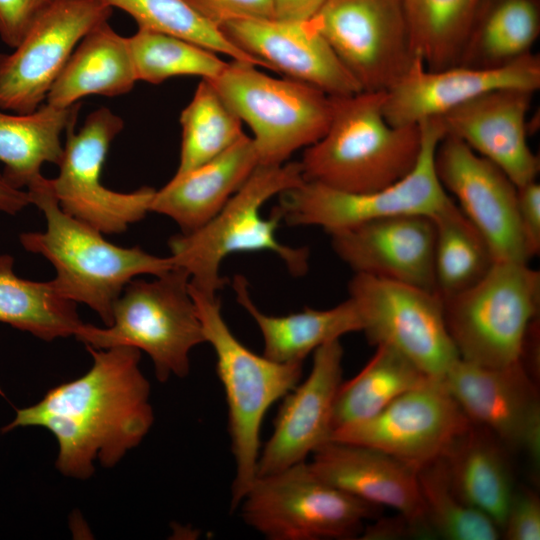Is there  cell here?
<instances>
[{"instance_id":"ee69618b","label":"cell","mask_w":540,"mask_h":540,"mask_svg":"<svg viewBox=\"0 0 540 540\" xmlns=\"http://www.w3.org/2000/svg\"><path fill=\"white\" fill-rule=\"evenodd\" d=\"M30 204L27 191L13 187L0 173V212L15 215Z\"/></svg>"},{"instance_id":"4dcf8cb0","label":"cell","mask_w":540,"mask_h":540,"mask_svg":"<svg viewBox=\"0 0 540 540\" xmlns=\"http://www.w3.org/2000/svg\"><path fill=\"white\" fill-rule=\"evenodd\" d=\"M429 376L395 349L377 345L367 364L341 382L334 402L333 430L368 419Z\"/></svg>"},{"instance_id":"f1b7e54d","label":"cell","mask_w":540,"mask_h":540,"mask_svg":"<svg viewBox=\"0 0 540 540\" xmlns=\"http://www.w3.org/2000/svg\"><path fill=\"white\" fill-rule=\"evenodd\" d=\"M80 104L60 108L42 104L29 114L0 109V161L3 176L17 189L28 187L48 162L59 165L64 146L61 135L75 124Z\"/></svg>"},{"instance_id":"4316f807","label":"cell","mask_w":540,"mask_h":540,"mask_svg":"<svg viewBox=\"0 0 540 540\" xmlns=\"http://www.w3.org/2000/svg\"><path fill=\"white\" fill-rule=\"evenodd\" d=\"M237 302L256 322L264 341L263 355L278 363H303L320 346L362 330L351 298L330 309L305 308L284 316L267 315L253 303L245 277L233 280Z\"/></svg>"},{"instance_id":"2e32d148","label":"cell","mask_w":540,"mask_h":540,"mask_svg":"<svg viewBox=\"0 0 540 540\" xmlns=\"http://www.w3.org/2000/svg\"><path fill=\"white\" fill-rule=\"evenodd\" d=\"M437 176L487 241L496 261L528 263L517 209V187L495 164L445 135L435 152Z\"/></svg>"},{"instance_id":"f35d334b","label":"cell","mask_w":540,"mask_h":540,"mask_svg":"<svg viewBox=\"0 0 540 540\" xmlns=\"http://www.w3.org/2000/svg\"><path fill=\"white\" fill-rule=\"evenodd\" d=\"M56 0H0V39L15 48Z\"/></svg>"},{"instance_id":"ac0fdd59","label":"cell","mask_w":540,"mask_h":540,"mask_svg":"<svg viewBox=\"0 0 540 540\" xmlns=\"http://www.w3.org/2000/svg\"><path fill=\"white\" fill-rule=\"evenodd\" d=\"M539 87L540 58L532 52L495 68L455 65L440 70L427 69L416 56L408 71L384 92L383 113L392 125H417L496 89L536 92Z\"/></svg>"},{"instance_id":"d6a6232c","label":"cell","mask_w":540,"mask_h":540,"mask_svg":"<svg viewBox=\"0 0 540 540\" xmlns=\"http://www.w3.org/2000/svg\"><path fill=\"white\" fill-rule=\"evenodd\" d=\"M476 0H402L413 51L430 70L458 65Z\"/></svg>"},{"instance_id":"60d3db41","label":"cell","mask_w":540,"mask_h":540,"mask_svg":"<svg viewBox=\"0 0 540 540\" xmlns=\"http://www.w3.org/2000/svg\"><path fill=\"white\" fill-rule=\"evenodd\" d=\"M518 219L529 258L540 252V185L534 180L517 187Z\"/></svg>"},{"instance_id":"44dd1931","label":"cell","mask_w":540,"mask_h":540,"mask_svg":"<svg viewBox=\"0 0 540 540\" xmlns=\"http://www.w3.org/2000/svg\"><path fill=\"white\" fill-rule=\"evenodd\" d=\"M535 92L501 88L438 117L445 135L463 141L520 187L536 180L539 157L528 144L527 115Z\"/></svg>"},{"instance_id":"6da1fadb","label":"cell","mask_w":540,"mask_h":540,"mask_svg":"<svg viewBox=\"0 0 540 540\" xmlns=\"http://www.w3.org/2000/svg\"><path fill=\"white\" fill-rule=\"evenodd\" d=\"M86 348L93 364L84 375L52 388L35 405L18 409L2 429L46 428L58 443L56 467L78 479L94 473L95 459L105 467L116 465L153 423L150 385L139 368L140 350Z\"/></svg>"},{"instance_id":"ab89813d","label":"cell","mask_w":540,"mask_h":540,"mask_svg":"<svg viewBox=\"0 0 540 540\" xmlns=\"http://www.w3.org/2000/svg\"><path fill=\"white\" fill-rule=\"evenodd\" d=\"M208 20L221 26L235 19L274 18L272 0H187Z\"/></svg>"},{"instance_id":"8992f818","label":"cell","mask_w":540,"mask_h":540,"mask_svg":"<svg viewBox=\"0 0 540 540\" xmlns=\"http://www.w3.org/2000/svg\"><path fill=\"white\" fill-rule=\"evenodd\" d=\"M152 281L132 279L114 303L112 323H83L75 337L96 349L129 346L146 352L156 377H185L190 351L206 342L186 270L174 266Z\"/></svg>"},{"instance_id":"83f0119b","label":"cell","mask_w":540,"mask_h":540,"mask_svg":"<svg viewBox=\"0 0 540 540\" xmlns=\"http://www.w3.org/2000/svg\"><path fill=\"white\" fill-rule=\"evenodd\" d=\"M540 0H476L458 65L495 68L531 53Z\"/></svg>"},{"instance_id":"b9f144b4","label":"cell","mask_w":540,"mask_h":540,"mask_svg":"<svg viewBox=\"0 0 540 540\" xmlns=\"http://www.w3.org/2000/svg\"><path fill=\"white\" fill-rule=\"evenodd\" d=\"M326 0H272L274 19L307 21L312 19Z\"/></svg>"},{"instance_id":"484cf974","label":"cell","mask_w":540,"mask_h":540,"mask_svg":"<svg viewBox=\"0 0 540 540\" xmlns=\"http://www.w3.org/2000/svg\"><path fill=\"white\" fill-rule=\"evenodd\" d=\"M503 444L473 423L442 456L452 489L502 529L514 493Z\"/></svg>"},{"instance_id":"1f68e13d","label":"cell","mask_w":540,"mask_h":540,"mask_svg":"<svg viewBox=\"0 0 540 540\" xmlns=\"http://www.w3.org/2000/svg\"><path fill=\"white\" fill-rule=\"evenodd\" d=\"M436 292L448 297L481 280L495 263L492 251L452 197L432 216Z\"/></svg>"},{"instance_id":"f546056e","label":"cell","mask_w":540,"mask_h":540,"mask_svg":"<svg viewBox=\"0 0 540 540\" xmlns=\"http://www.w3.org/2000/svg\"><path fill=\"white\" fill-rule=\"evenodd\" d=\"M13 266L11 255H0V322L45 341L74 336L83 324L76 303L64 297L52 280L21 278Z\"/></svg>"},{"instance_id":"5b68a950","label":"cell","mask_w":540,"mask_h":540,"mask_svg":"<svg viewBox=\"0 0 540 540\" xmlns=\"http://www.w3.org/2000/svg\"><path fill=\"white\" fill-rule=\"evenodd\" d=\"M206 343L216 356V372L228 407V431L235 461L231 508L239 507L257 477L260 430L268 409L300 381L303 363H278L245 347L231 332L217 297L190 286Z\"/></svg>"},{"instance_id":"ffe728a7","label":"cell","mask_w":540,"mask_h":540,"mask_svg":"<svg viewBox=\"0 0 540 540\" xmlns=\"http://www.w3.org/2000/svg\"><path fill=\"white\" fill-rule=\"evenodd\" d=\"M307 378L283 397L271 437L260 451L257 477L303 462L330 441L335 397L342 382L340 340L317 348Z\"/></svg>"},{"instance_id":"7a4b0ae2","label":"cell","mask_w":540,"mask_h":540,"mask_svg":"<svg viewBox=\"0 0 540 540\" xmlns=\"http://www.w3.org/2000/svg\"><path fill=\"white\" fill-rule=\"evenodd\" d=\"M27 189L30 203L44 214L46 230L22 233V246L54 266L52 281L64 297L89 306L106 326L112 323L115 301L132 279L142 274L160 276L174 267L170 256L112 244L94 227L65 213L50 179L43 175Z\"/></svg>"},{"instance_id":"5bb4252c","label":"cell","mask_w":540,"mask_h":540,"mask_svg":"<svg viewBox=\"0 0 540 540\" xmlns=\"http://www.w3.org/2000/svg\"><path fill=\"white\" fill-rule=\"evenodd\" d=\"M470 424L444 382L429 377L378 414L334 429L330 440L378 449L417 472L441 458Z\"/></svg>"},{"instance_id":"836d02e7","label":"cell","mask_w":540,"mask_h":540,"mask_svg":"<svg viewBox=\"0 0 540 540\" xmlns=\"http://www.w3.org/2000/svg\"><path fill=\"white\" fill-rule=\"evenodd\" d=\"M180 124L181 150L175 175L220 155L245 134L240 118L206 79L200 81L181 112Z\"/></svg>"},{"instance_id":"8d00e7d4","label":"cell","mask_w":540,"mask_h":540,"mask_svg":"<svg viewBox=\"0 0 540 540\" xmlns=\"http://www.w3.org/2000/svg\"><path fill=\"white\" fill-rule=\"evenodd\" d=\"M417 479L433 536L448 540L499 539L498 526L456 495L442 457L419 469Z\"/></svg>"},{"instance_id":"8fae6325","label":"cell","mask_w":540,"mask_h":540,"mask_svg":"<svg viewBox=\"0 0 540 540\" xmlns=\"http://www.w3.org/2000/svg\"><path fill=\"white\" fill-rule=\"evenodd\" d=\"M349 294L361 318V331L370 344L395 349L427 376L438 380L460 358L437 292L355 273Z\"/></svg>"},{"instance_id":"7c38bea8","label":"cell","mask_w":540,"mask_h":540,"mask_svg":"<svg viewBox=\"0 0 540 540\" xmlns=\"http://www.w3.org/2000/svg\"><path fill=\"white\" fill-rule=\"evenodd\" d=\"M123 128V119L107 107L90 113L77 132L69 127L59 173L50 179L60 208L103 234L122 233L142 220L156 192L142 187L123 193L102 184L110 144Z\"/></svg>"},{"instance_id":"4fadbf2b","label":"cell","mask_w":540,"mask_h":540,"mask_svg":"<svg viewBox=\"0 0 540 540\" xmlns=\"http://www.w3.org/2000/svg\"><path fill=\"white\" fill-rule=\"evenodd\" d=\"M361 91H386L411 67L402 0H326L312 18Z\"/></svg>"},{"instance_id":"9a60e30c","label":"cell","mask_w":540,"mask_h":540,"mask_svg":"<svg viewBox=\"0 0 540 540\" xmlns=\"http://www.w3.org/2000/svg\"><path fill=\"white\" fill-rule=\"evenodd\" d=\"M112 11L99 0H56L12 53L0 54V109L37 110L81 39Z\"/></svg>"},{"instance_id":"603a6c76","label":"cell","mask_w":540,"mask_h":540,"mask_svg":"<svg viewBox=\"0 0 540 540\" xmlns=\"http://www.w3.org/2000/svg\"><path fill=\"white\" fill-rule=\"evenodd\" d=\"M309 465L319 478L347 494L395 509L420 538L433 537L417 472L403 462L378 449L330 440L312 453Z\"/></svg>"},{"instance_id":"7bdbcfd3","label":"cell","mask_w":540,"mask_h":540,"mask_svg":"<svg viewBox=\"0 0 540 540\" xmlns=\"http://www.w3.org/2000/svg\"><path fill=\"white\" fill-rule=\"evenodd\" d=\"M362 532V539H396L403 536L420 537L416 528L402 515L398 518L380 520Z\"/></svg>"},{"instance_id":"e0dca14e","label":"cell","mask_w":540,"mask_h":540,"mask_svg":"<svg viewBox=\"0 0 540 540\" xmlns=\"http://www.w3.org/2000/svg\"><path fill=\"white\" fill-rule=\"evenodd\" d=\"M442 381L471 423L539 465L540 401L523 360L492 368L459 358Z\"/></svg>"},{"instance_id":"d590c367","label":"cell","mask_w":540,"mask_h":540,"mask_svg":"<svg viewBox=\"0 0 540 540\" xmlns=\"http://www.w3.org/2000/svg\"><path fill=\"white\" fill-rule=\"evenodd\" d=\"M128 39L138 81L160 84L176 76L214 80L228 65L211 50L152 30L138 28Z\"/></svg>"},{"instance_id":"d6986e66","label":"cell","mask_w":540,"mask_h":540,"mask_svg":"<svg viewBox=\"0 0 540 540\" xmlns=\"http://www.w3.org/2000/svg\"><path fill=\"white\" fill-rule=\"evenodd\" d=\"M220 29L262 67L314 86L332 97L361 92L313 19H235L223 23Z\"/></svg>"},{"instance_id":"277c9868","label":"cell","mask_w":540,"mask_h":540,"mask_svg":"<svg viewBox=\"0 0 540 540\" xmlns=\"http://www.w3.org/2000/svg\"><path fill=\"white\" fill-rule=\"evenodd\" d=\"M305 180L300 162L259 165L225 206L206 224L169 240L170 258L187 271L190 286L214 298L225 284L219 269L223 259L236 252L271 251L294 276L308 270L309 250L280 243L275 235L281 221L273 210L268 219L260 209L275 195L295 188Z\"/></svg>"},{"instance_id":"52a82bcc","label":"cell","mask_w":540,"mask_h":540,"mask_svg":"<svg viewBox=\"0 0 540 540\" xmlns=\"http://www.w3.org/2000/svg\"><path fill=\"white\" fill-rule=\"evenodd\" d=\"M448 333L467 362L500 368L522 360L540 306V272L496 261L470 288L441 297Z\"/></svg>"},{"instance_id":"cb8c5ba5","label":"cell","mask_w":540,"mask_h":540,"mask_svg":"<svg viewBox=\"0 0 540 540\" xmlns=\"http://www.w3.org/2000/svg\"><path fill=\"white\" fill-rule=\"evenodd\" d=\"M259 166L252 137L244 134L220 155L173 178L156 190L150 212L174 220L182 233L210 221Z\"/></svg>"},{"instance_id":"7402d4cb","label":"cell","mask_w":540,"mask_h":540,"mask_svg":"<svg viewBox=\"0 0 540 540\" xmlns=\"http://www.w3.org/2000/svg\"><path fill=\"white\" fill-rule=\"evenodd\" d=\"M330 235L335 253L355 273L436 292L435 228L431 217H387Z\"/></svg>"},{"instance_id":"d4e9b609","label":"cell","mask_w":540,"mask_h":540,"mask_svg":"<svg viewBox=\"0 0 540 540\" xmlns=\"http://www.w3.org/2000/svg\"><path fill=\"white\" fill-rule=\"evenodd\" d=\"M137 81L128 37L104 21L78 43L46 103L66 108L89 95L119 96L130 92Z\"/></svg>"},{"instance_id":"ba28073f","label":"cell","mask_w":540,"mask_h":540,"mask_svg":"<svg viewBox=\"0 0 540 540\" xmlns=\"http://www.w3.org/2000/svg\"><path fill=\"white\" fill-rule=\"evenodd\" d=\"M209 81L252 130L259 165L286 163L295 151L317 142L332 118V96L300 81L268 76L252 64L233 61Z\"/></svg>"},{"instance_id":"74e56055","label":"cell","mask_w":540,"mask_h":540,"mask_svg":"<svg viewBox=\"0 0 540 540\" xmlns=\"http://www.w3.org/2000/svg\"><path fill=\"white\" fill-rule=\"evenodd\" d=\"M501 532L507 540L540 539V501L533 491H514Z\"/></svg>"},{"instance_id":"9c48e42d","label":"cell","mask_w":540,"mask_h":540,"mask_svg":"<svg viewBox=\"0 0 540 540\" xmlns=\"http://www.w3.org/2000/svg\"><path fill=\"white\" fill-rule=\"evenodd\" d=\"M239 507L269 540L354 539L378 508L325 482L306 461L256 477Z\"/></svg>"},{"instance_id":"e575fe53","label":"cell","mask_w":540,"mask_h":540,"mask_svg":"<svg viewBox=\"0 0 540 540\" xmlns=\"http://www.w3.org/2000/svg\"><path fill=\"white\" fill-rule=\"evenodd\" d=\"M128 13L138 28L175 36L222 53L233 61L262 67V64L238 48L219 26L203 16L187 0H99Z\"/></svg>"},{"instance_id":"30bf717a","label":"cell","mask_w":540,"mask_h":540,"mask_svg":"<svg viewBox=\"0 0 540 540\" xmlns=\"http://www.w3.org/2000/svg\"><path fill=\"white\" fill-rule=\"evenodd\" d=\"M419 124L422 131L419 158L402 179L365 193L344 192L305 181L281 193L274 211L288 225L320 226L329 234L387 217H431L451 198L435 169L436 148L445 132L439 118Z\"/></svg>"},{"instance_id":"3957f363","label":"cell","mask_w":540,"mask_h":540,"mask_svg":"<svg viewBox=\"0 0 540 540\" xmlns=\"http://www.w3.org/2000/svg\"><path fill=\"white\" fill-rule=\"evenodd\" d=\"M384 92L333 97L327 131L306 147L300 161L306 182L365 193L397 182L414 168L422 145L420 124H390L383 113Z\"/></svg>"}]
</instances>
